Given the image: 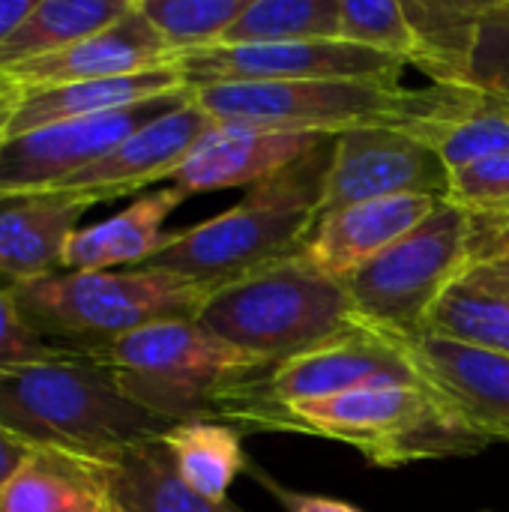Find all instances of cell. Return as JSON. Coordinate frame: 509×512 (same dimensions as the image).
<instances>
[{
    "label": "cell",
    "mask_w": 509,
    "mask_h": 512,
    "mask_svg": "<svg viewBox=\"0 0 509 512\" xmlns=\"http://www.w3.org/2000/svg\"><path fill=\"white\" fill-rule=\"evenodd\" d=\"M90 207L66 189L0 198V291L12 294L60 273L78 219Z\"/></svg>",
    "instance_id": "2e32d148"
},
{
    "label": "cell",
    "mask_w": 509,
    "mask_h": 512,
    "mask_svg": "<svg viewBox=\"0 0 509 512\" xmlns=\"http://www.w3.org/2000/svg\"><path fill=\"white\" fill-rule=\"evenodd\" d=\"M183 195L171 186L135 198L117 216L78 228L66 246L63 270H114V267H144L162 252L171 234L162 231L165 219L180 207Z\"/></svg>",
    "instance_id": "ffe728a7"
},
{
    "label": "cell",
    "mask_w": 509,
    "mask_h": 512,
    "mask_svg": "<svg viewBox=\"0 0 509 512\" xmlns=\"http://www.w3.org/2000/svg\"><path fill=\"white\" fill-rule=\"evenodd\" d=\"M39 0H0V45L24 24Z\"/></svg>",
    "instance_id": "8d00e7d4"
},
{
    "label": "cell",
    "mask_w": 509,
    "mask_h": 512,
    "mask_svg": "<svg viewBox=\"0 0 509 512\" xmlns=\"http://www.w3.org/2000/svg\"><path fill=\"white\" fill-rule=\"evenodd\" d=\"M21 99H24V87L12 75L0 72V147L9 138V129H12Z\"/></svg>",
    "instance_id": "e575fe53"
},
{
    "label": "cell",
    "mask_w": 509,
    "mask_h": 512,
    "mask_svg": "<svg viewBox=\"0 0 509 512\" xmlns=\"http://www.w3.org/2000/svg\"><path fill=\"white\" fill-rule=\"evenodd\" d=\"M447 201L468 213H509V150L453 171Z\"/></svg>",
    "instance_id": "1f68e13d"
},
{
    "label": "cell",
    "mask_w": 509,
    "mask_h": 512,
    "mask_svg": "<svg viewBox=\"0 0 509 512\" xmlns=\"http://www.w3.org/2000/svg\"><path fill=\"white\" fill-rule=\"evenodd\" d=\"M333 147L336 135L255 183L243 201L219 216L174 231L144 267L168 270L216 291L273 261L300 255L321 213Z\"/></svg>",
    "instance_id": "3957f363"
},
{
    "label": "cell",
    "mask_w": 509,
    "mask_h": 512,
    "mask_svg": "<svg viewBox=\"0 0 509 512\" xmlns=\"http://www.w3.org/2000/svg\"><path fill=\"white\" fill-rule=\"evenodd\" d=\"M174 60H177L174 51L159 36V30L147 21V15L138 9V0H135L123 18L81 39L78 45L60 54L15 66V69H0V72L12 75L24 90H36V87H57V84H75V81L141 75L150 69L174 66Z\"/></svg>",
    "instance_id": "e0dca14e"
},
{
    "label": "cell",
    "mask_w": 509,
    "mask_h": 512,
    "mask_svg": "<svg viewBox=\"0 0 509 512\" xmlns=\"http://www.w3.org/2000/svg\"><path fill=\"white\" fill-rule=\"evenodd\" d=\"M216 120L189 96L183 105L165 111L162 117L144 123L111 153L78 171L60 189L87 198L90 204L135 195L150 183L171 180L183 165L189 150Z\"/></svg>",
    "instance_id": "4fadbf2b"
},
{
    "label": "cell",
    "mask_w": 509,
    "mask_h": 512,
    "mask_svg": "<svg viewBox=\"0 0 509 512\" xmlns=\"http://www.w3.org/2000/svg\"><path fill=\"white\" fill-rule=\"evenodd\" d=\"M465 87L498 102L509 99V0H489L477 27Z\"/></svg>",
    "instance_id": "4dcf8cb0"
},
{
    "label": "cell",
    "mask_w": 509,
    "mask_h": 512,
    "mask_svg": "<svg viewBox=\"0 0 509 512\" xmlns=\"http://www.w3.org/2000/svg\"><path fill=\"white\" fill-rule=\"evenodd\" d=\"M213 291L156 267L60 270L12 291L30 330L54 351L93 357L111 342L177 318H195Z\"/></svg>",
    "instance_id": "8992f818"
},
{
    "label": "cell",
    "mask_w": 509,
    "mask_h": 512,
    "mask_svg": "<svg viewBox=\"0 0 509 512\" xmlns=\"http://www.w3.org/2000/svg\"><path fill=\"white\" fill-rule=\"evenodd\" d=\"M195 321L261 369H276L363 327L345 285L303 252L216 288Z\"/></svg>",
    "instance_id": "5b68a950"
},
{
    "label": "cell",
    "mask_w": 509,
    "mask_h": 512,
    "mask_svg": "<svg viewBox=\"0 0 509 512\" xmlns=\"http://www.w3.org/2000/svg\"><path fill=\"white\" fill-rule=\"evenodd\" d=\"M180 90H189V84L177 72V66H162V69L123 75V78L75 81V84L24 90L9 138L51 126V123H63V120H81V117H99V114L135 108V105H144V102H153Z\"/></svg>",
    "instance_id": "d6986e66"
},
{
    "label": "cell",
    "mask_w": 509,
    "mask_h": 512,
    "mask_svg": "<svg viewBox=\"0 0 509 512\" xmlns=\"http://www.w3.org/2000/svg\"><path fill=\"white\" fill-rule=\"evenodd\" d=\"M189 87L249 81H321V78H402L405 60L345 39H306L273 45H216L177 57Z\"/></svg>",
    "instance_id": "30bf717a"
},
{
    "label": "cell",
    "mask_w": 509,
    "mask_h": 512,
    "mask_svg": "<svg viewBox=\"0 0 509 512\" xmlns=\"http://www.w3.org/2000/svg\"><path fill=\"white\" fill-rule=\"evenodd\" d=\"M372 384L423 381L405 354V342L369 327H354L276 369H261L252 375V390L279 405L330 399Z\"/></svg>",
    "instance_id": "7c38bea8"
},
{
    "label": "cell",
    "mask_w": 509,
    "mask_h": 512,
    "mask_svg": "<svg viewBox=\"0 0 509 512\" xmlns=\"http://www.w3.org/2000/svg\"><path fill=\"white\" fill-rule=\"evenodd\" d=\"M189 96L192 87L135 108L99 114V117L63 120L6 138L0 147V198L60 189L66 180H72L78 171L111 153L144 123L183 105Z\"/></svg>",
    "instance_id": "9c48e42d"
},
{
    "label": "cell",
    "mask_w": 509,
    "mask_h": 512,
    "mask_svg": "<svg viewBox=\"0 0 509 512\" xmlns=\"http://www.w3.org/2000/svg\"><path fill=\"white\" fill-rule=\"evenodd\" d=\"M444 201L441 195H393L324 213L309 231L303 255L324 273L345 279L420 228Z\"/></svg>",
    "instance_id": "ac0fdd59"
},
{
    "label": "cell",
    "mask_w": 509,
    "mask_h": 512,
    "mask_svg": "<svg viewBox=\"0 0 509 512\" xmlns=\"http://www.w3.org/2000/svg\"><path fill=\"white\" fill-rule=\"evenodd\" d=\"M159 441L189 489L216 504L228 501L231 483L246 468L243 441L234 426L216 420H189L174 423L159 435Z\"/></svg>",
    "instance_id": "484cf974"
},
{
    "label": "cell",
    "mask_w": 509,
    "mask_h": 512,
    "mask_svg": "<svg viewBox=\"0 0 509 512\" xmlns=\"http://www.w3.org/2000/svg\"><path fill=\"white\" fill-rule=\"evenodd\" d=\"M90 360H99L120 393L165 423L210 420L219 393L261 366L207 333L195 318L141 327Z\"/></svg>",
    "instance_id": "52a82bcc"
},
{
    "label": "cell",
    "mask_w": 509,
    "mask_h": 512,
    "mask_svg": "<svg viewBox=\"0 0 509 512\" xmlns=\"http://www.w3.org/2000/svg\"><path fill=\"white\" fill-rule=\"evenodd\" d=\"M135 0H39L24 24L0 45V69H15L60 54L111 27Z\"/></svg>",
    "instance_id": "cb8c5ba5"
},
{
    "label": "cell",
    "mask_w": 509,
    "mask_h": 512,
    "mask_svg": "<svg viewBox=\"0 0 509 512\" xmlns=\"http://www.w3.org/2000/svg\"><path fill=\"white\" fill-rule=\"evenodd\" d=\"M63 357L60 351L48 348L24 321V315L18 312L15 300L9 291H0V375L30 366V363H42V360H54Z\"/></svg>",
    "instance_id": "d6a6232c"
},
{
    "label": "cell",
    "mask_w": 509,
    "mask_h": 512,
    "mask_svg": "<svg viewBox=\"0 0 509 512\" xmlns=\"http://www.w3.org/2000/svg\"><path fill=\"white\" fill-rule=\"evenodd\" d=\"M447 192H450V171L426 141L390 126L348 129L336 135L333 162L327 171L318 216L375 198H393V195L447 198Z\"/></svg>",
    "instance_id": "8fae6325"
},
{
    "label": "cell",
    "mask_w": 509,
    "mask_h": 512,
    "mask_svg": "<svg viewBox=\"0 0 509 512\" xmlns=\"http://www.w3.org/2000/svg\"><path fill=\"white\" fill-rule=\"evenodd\" d=\"M306 39H339V0H249L219 45H273Z\"/></svg>",
    "instance_id": "4316f807"
},
{
    "label": "cell",
    "mask_w": 509,
    "mask_h": 512,
    "mask_svg": "<svg viewBox=\"0 0 509 512\" xmlns=\"http://www.w3.org/2000/svg\"><path fill=\"white\" fill-rule=\"evenodd\" d=\"M474 216L444 201L420 228L339 279L363 327L402 342L426 336L441 294L474 264Z\"/></svg>",
    "instance_id": "ba28073f"
},
{
    "label": "cell",
    "mask_w": 509,
    "mask_h": 512,
    "mask_svg": "<svg viewBox=\"0 0 509 512\" xmlns=\"http://www.w3.org/2000/svg\"><path fill=\"white\" fill-rule=\"evenodd\" d=\"M327 138L333 135L213 123L189 150L183 165L174 171L171 186L183 198L234 186L252 189L255 183L273 177L276 171L297 162Z\"/></svg>",
    "instance_id": "9a60e30c"
},
{
    "label": "cell",
    "mask_w": 509,
    "mask_h": 512,
    "mask_svg": "<svg viewBox=\"0 0 509 512\" xmlns=\"http://www.w3.org/2000/svg\"><path fill=\"white\" fill-rule=\"evenodd\" d=\"M252 375L234 378L219 393L210 420L246 432L336 441L363 453L375 468L477 456L492 447L426 384H372L330 399L279 405L252 390Z\"/></svg>",
    "instance_id": "6da1fadb"
},
{
    "label": "cell",
    "mask_w": 509,
    "mask_h": 512,
    "mask_svg": "<svg viewBox=\"0 0 509 512\" xmlns=\"http://www.w3.org/2000/svg\"><path fill=\"white\" fill-rule=\"evenodd\" d=\"M114 512H243L216 504L189 489L159 438L141 441L105 462H96Z\"/></svg>",
    "instance_id": "7402d4cb"
},
{
    "label": "cell",
    "mask_w": 509,
    "mask_h": 512,
    "mask_svg": "<svg viewBox=\"0 0 509 512\" xmlns=\"http://www.w3.org/2000/svg\"><path fill=\"white\" fill-rule=\"evenodd\" d=\"M246 3L249 0H138V9L159 30L174 57H183L219 45Z\"/></svg>",
    "instance_id": "83f0119b"
},
{
    "label": "cell",
    "mask_w": 509,
    "mask_h": 512,
    "mask_svg": "<svg viewBox=\"0 0 509 512\" xmlns=\"http://www.w3.org/2000/svg\"><path fill=\"white\" fill-rule=\"evenodd\" d=\"M264 486L285 504L288 512H363L357 510L354 504H345V501H336V498H327V495H306V492H288L282 486H276L273 480L264 477Z\"/></svg>",
    "instance_id": "836d02e7"
},
{
    "label": "cell",
    "mask_w": 509,
    "mask_h": 512,
    "mask_svg": "<svg viewBox=\"0 0 509 512\" xmlns=\"http://www.w3.org/2000/svg\"><path fill=\"white\" fill-rule=\"evenodd\" d=\"M0 512H114L96 462L36 450L0 489Z\"/></svg>",
    "instance_id": "603a6c76"
},
{
    "label": "cell",
    "mask_w": 509,
    "mask_h": 512,
    "mask_svg": "<svg viewBox=\"0 0 509 512\" xmlns=\"http://www.w3.org/2000/svg\"><path fill=\"white\" fill-rule=\"evenodd\" d=\"M501 108L507 111V117H509V99H507V102H501Z\"/></svg>",
    "instance_id": "74e56055"
},
{
    "label": "cell",
    "mask_w": 509,
    "mask_h": 512,
    "mask_svg": "<svg viewBox=\"0 0 509 512\" xmlns=\"http://www.w3.org/2000/svg\"><path fill=\"white\" fill-rule=\"evenodd\" d=\"M489 0H411L405 3L417 54L414 63L435 84L465 87L480 18Z\"/></svg>",
    "instance_id": "d4e9b609"
},
{
    "label": "cell",
    "mask_w": 509,
    "mask_h": 512,
    "mask_svg": "<svg viewBox=\"0 0 509 512\" xmlns=\"http://www.w3.org/2000/svg\"><path fill=\"white\" fill-rule=\"evenodd\" d=\"M36 450H30L27 444H21L18 438H12L9 432L0 429V489L9 483V477L33 456Z\"/></svg>",
    "instance_id": "d590c367"
},
{
    "label": "cell",
    "mask_w": 509,
    "mask_h": 512,
    "mask_svg": "<svg viewBox=\"0 0 509 512\" xmlns=\"http://www.w3.org/2000/svg\"><path fill=\"white\" fill-rule=\"evenodd\" d=\"M192 99L216 123H240L285 132L342 135L348 129L390 126L426 138L435 126L486 105V93L471 87L432 84L402 87L399 78H321V81H249L198 84Z\"/></svg>",
    "instance_id": "7a4b0ae2"
},
{
    "label": "cell",
    "mask_w": 509,
    "mask_h": 512,
    "mask_svg": "<svg viewBox=\"0 0 509 512\" xmlns=\"http://www.w3.org/2000/svg\"><path fill=\"white\" fill-rule=\"evenodd\" d=\"M420 381L435 390L480 438L509 444V354L420 336L405 342Z\"/></svg>",
    "instance_id": "5bb4252c"
},
{
    "label": "cell",
    "mask_w": 509,
    "mask_h": 512,
    "mask_svg": "<svg viewBox=\"0 0 509 512\" xmlns=\"http://www.w3.org/2000/svg\"><path fill=\"white\" fill-rule=\"evenodd\" d=\"M0 429L30 450L105 462L171 423L129 402L90 357H54L0 375Z\"/></svg>",
    "instance_id": "277c9868"
},
{
    "label": "cell",
    "mask_w": 509,
    "mask_h": 512,
    "mask_svg": "<svg viewBox=\"0 0 509 512\" xmlns=\"http://www.w3.org/2000/svg\"><path fill=\"white\" fill-rule=\"evenodd\" d=\"M339 39L414 63L417 39L399 0H339Z\"/></svg>",
    "instance_id": "f546056e"
},
{
    "label": "cell",
    "mask_w": 509,
    "mask_h": 512,
    "mask_svg": "<svg viewBox=\"0 0 509 512\" xmlns=\"http://www.w3.org/2000/svg\"><path fill=\"white\" fill-rule=\"evenodd\" d=\"M423 141L441 156L444 168L453 174L486 156L509 150V117L501 102L489 96L483 108L456 117L444 126H435Z\"/></svg>",
    "instance_id": "f1b7e54d"
},
{
    "label": "cell",
    "mask_w": 509,
    "mask_h": 512,
    "mask_svg": "<svg viewBox=\"0 0 509 512\" xmlns=\"http://www.w3.org/2000/svg\"><path fill=\"white\" fill-rule=\"evenodd\" d=\"M426 336L509 354V261H480L435 303Z\"/></svg>",
    "instance_id": "44dd1931"
}]
</instances>
